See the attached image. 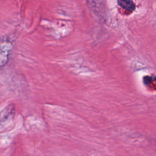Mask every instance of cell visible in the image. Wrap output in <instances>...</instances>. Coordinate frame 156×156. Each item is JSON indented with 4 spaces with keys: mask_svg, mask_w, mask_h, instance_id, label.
Returning <instances> with one entry per match:
<instances>
[{
    "mask_svg": "<svg viewBox=\"0 0 156 156\" xmlns=\"http://www.w3.org/2000/svg\"><path fill=\"white\" fill-rule=\"evenodd\" d=\"M118 4L122 10L127 13H132L135 9V4L131 0H118Z\"/></svg>",
    "mask_w": 156,
    "mask_h": 156,
    "instance_id": "6da1fadb",
    "label": "cell"
}]
</instances>
